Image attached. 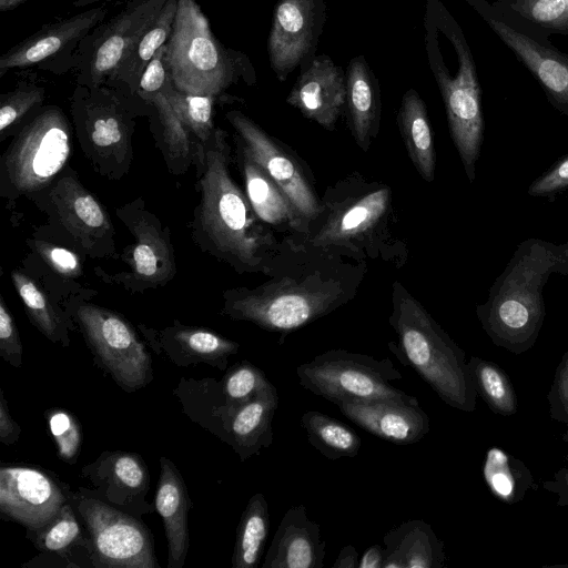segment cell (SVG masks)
<instances>
[{"mask_svg": "<svg viewBox=\"0 0 568 568\" xmlns=\"http://www.w3.org/2000/svg\"><path fill=\"white\" fill-rule=\"evenodd\" d=\"M367 270L366 261L282 239L265 281L224 291L221 313L286 335L351 302Z\"/></svg>", "mask_w": 568, "mask_h": 568, "instance_id": "cell-1", "label": "cell"}, {"mask_svg": "<svg viewBox=\"0 0 568 568\" xmlns=\"http://www.w3.org/2000/svg\"><path fill=\"white\" fill-rule=\"evenodd\" d=\"M229 133L215 128L203 145L196 169L200 201L193 211L192 239L202 252L225 263L239 274L264 275L278 254V241L256 215L230 171Z\"/></svg>", "mask_w": 568, "mask_h": 568, "instance_id": "cell-2", "label": "cell"}, {"mask_svg": "<svg viewBox=\"0 0 568 568\" xmlns=\"http://www.w3.org/2000/svg\"><path fill=\"white\" fill-rule=\"evenodd\" d=\"M321 205L308 235L294 244L336 251L366 262L405 263L407 248L395 233L393 193L386 183L352 174L329 186Z\"/></svg>", "mask_w": 568, "mask_h": 568, "instance_id": "cell-3", "label": "cell"}, {"mask_svg": "<svg viewBox=\"0 0 568 568\" xmlns=\"http://www.w3.org/2000/svg\"><path fill=\"white\" fill-rule=\"evenodd\" d=\"M561 271L568 272V243L529 240L519 245L488 301L477 307L495 345L515 355L534 346L545 316L544 285L552 272Z\"/></svg>", "mask_w": 568, "mask_h": 568, "instance_id": "cell-4", "label": "cell"}, {"mask_svg": "<svg viewBox=\"0 0 568 568\" xmlns=\"http://www.w3.org/2000/svg\"><path fill=\"white\" fill-rule=\"evenodd\" d=\"M388 321L396 335L388 348L398 362L413 368L448 406L474 412L477 390L465 352L398 281L393 283Z\"/></svg>", "mask_w": 568, "mask_h": 568, "instance_id": "cell-5", "label": "cell"}, {"mask_svg": "<svg viewBox=\"0 0 568 568\" xmlns=\"http://www.w3.org/2000/svg\"><path fill=\"white\" fill-rule=\"evenodd\" d=\"M448 38L456 60L454 71L445 61L437 31L425 14V48L428 65L442 94L452 139L469 181L483 141L481 88L475 60L462 27L439 0H427Z\"/></svg>", "mask_w": 568, "mask_h": 568, "instance_id": "cell-6", "label": "cell"}, {"mask_svg": "<svg viewBox=\"0 0 568 568\" xmlns=\"http://www.w3.org/2000/svg\"><path fill=\"white\" fill-rule=\"evenodd\" d=\"M165 63L172 85L191 94L222 97L241 81L256 80L248 57L217 40L196 0H178Z\"/></svg>", "mask_w": 568, "mask_h": 568, "instance_id": "cell-7", "label": "cell"}, {"mask_svg": "<svg viewBox=\"0 0 568 568\" xmlns=\"http://www.w3.org/2000/svg\"><path fill=\"white\" fill-rule=\"evenodd\" d=\"M151 113V103L104 84H77L70 98L71 121L84 156L97 174L113 181L130 172L136 121Z\"/></svg>", "mask_w": 568, "mask_h": 568, "instance_id": "cell-8", "label": "cell"}, {"mask_svg": "<svg viewBox=\"0 0 568 568\" xmlns=\"http://www.w3.org/2000/svg\"><path fill=\"white\" fill-rule=\"evenodd\" d=\"M74 128L61 108L43 105L12 138L0 160V196L34 202L69 165Z\"/></svg>", "mask_w": 568, "mask_h": 568, "instance_id": "cell-9", "label": "cell"}, {"mask_svg": "<svg viewBox=\"0 0 568 568\" xmlns=\"http://www.w3.org/2000/svg\"><path fill=\"white\" fill-rule=\"evenodd\" d=\"M72 295L61 302L92 354L94 365L124 392L152 383L151 354L134 326L120 313Z\"/></svg>", "mask_w": 568, "mask_h": 568, "instance_id": "cell-10", "label": "cell"}, {"mask_svg": "<svg viewBox=\"0 0 568 568\" xmlns=\"http://www.w3.org/2000/svg\"><path fill=\"white\" fill-rule=\"evenodd\" d=\"M296 375L301 386L336 406L376 400L419 404L415 396L392 385L403 375L389 358L378 361L366 354L329 349L297 366Z\"/></svg>", "mask_w": 568, "mask_h": 568, "instance_id": "cell-11", "label": "cell"}, {"mask_svg": "<svg viewBox=\"0 0 568 568\" xmlns=\"http://www.w3.org/2000/svg\"><path fill=\"white\" fill-rule=\"evenodd\" d=\"M33 203L47 213L49 224L63 233L85 257H115V229L111 216L70 164Z\"/></svg>", "mask_w": 568, "mask_h": 568, "instance_id": "cell-12", "label": "cell"}, {"mask_svg": "<svg viewBox=\"0 0 568 568\" xmlns=\"http://www.w3.org/2000/svg\"><path fill=\"white\" fill-rule=\"evenodd\" d=\"M70 501L92 545L91 568H160L153 534L140 517L78 489Z\"/></svg>", "mask_w": 568, "mask_h": 568, "instance_id": "cell-13", "label": "cell"}, {"mask_svg": "<svg viewBox=\"0 0 568 568\" xmlns=\"http://www.w3.org/2000/svg\"><path fill=\"white\" fill-rule=\"evenodd\" d=\"M115 213L134 239L133 245L122 254L129 270L109 274L97 266L94 273L103 282L131 293L164 287L178 272L169 226L146 209L141 197L118 207Z\"/></svg>", "mask_w": 568, "mask_h": 568, "instance_id": "cell-14", "label": "cell"}, {"mask_svg": "<svg viewBox=\"0 0 568 568\" xmlns=\"http://www.w3.org/2000/svg\"><path fill=\"white\" fill-rule=\"evenodd\" d=\"M165 2L129 0L118 14L93 28L77 51V84L90 88L105 84L156 20Z\"/></svg>", "mask_w": 568, "mask_h": 568, "instance_id": "cell-15", "label": "cell"}, {"mask_svg": "<svg viewBox=\"0 0 568 568\" xmlns=\"http://www.w3.org/2000/svg\"><path fill=\"white\" fill-rule=\"evenodd\" d=\"M511 50L545 91L549 102L568 115V53L549 38L511 19L488 0H465Z\"/></svg>", "mask_w": 568, "mask_h": 568, "instance_id": "cell-16", "label": "cell"}, {"mask_svg": "<svg viewBox=\"0 0 568 568\" xmlns=\"http://www.w3.org/2000/svg\"><path fill=\"white\" fill-rule=\"evenodd\" d=\"M225 118L234 129L236 140L285 192L311 227L320 216L322 205L306 165L290 148L266 133L243 112L231 110Z\"/></svg>", "mask_w": 568, "mask_h": 568, "instance_id": "cell-17", "label": "cell"}, {"mask_svg": "<svg viewBox=\"0 0 568 568\" xmlns=\"http://www.w3.org/2000/svg\"><path fill=\"white\" fill-rule=\"evenodd\" d=\"M106 14L102 3L43 26L0 55V79L13 69L36 68L57 75L75 71L80 42Z\"/></svg>", "mask_w": 568, "mask_h": 568, "instance_id": "cell-18", "label": "cell"}, {"mask_svg": "<svg viewBox=\"0 0 568 568\" xmlns=\"http://www.w3.org/2000/svg\"><path fill=\"white\" fill-rule=\"evenodd\" d=\"M73 490L54 473L39 466L0 467V515L33 532L70 501Z\"/></svg>", "mask_w": 568, "mask_h": 568, "instance_id": "cell-19", "label": "cell"}, {"mask_svg": "<svg viewBox=\"0 0 568 568\" xmlns=\"http://www.w3.org/2000/svg\"><path fill=\"white\" fill-rule=\"evenodd\" d=\"M80 477L88 487L78 490L128 514L142 518L155 510L146 500L150 473L144 459L136 453L104 450L84 465Z\"/></svg>", "mask_w": 568, "mask_h": 568, "instance_id": "cell-20", "label": "cell"}, {"mask_svg": "<svg viewBox=\"0 0 568 568\" xmlns=\"http://www.w3.org/2000/svg\"><path fill=\"white\" fill-rule=\"evenodd\" d=\"M324 22V0H278L267 50L271 67L280 81H285L312 55Z\"/></svg>", "mask_w": 568, "mask_h": 568, "instance_id": "cell-21", "label": "cell"}, {"mask_svg": "<svg viewBox=\"0 0 568 568\" xmlns=\"http://www.w3.org/2000/svg\"><path fill=\"white\" fill-rule=\"evenodd\" d=\"M138 327L156 354H165L179 367L206 364L225 372L229 358L240 349L239 343L212 329L184 325L178 320L161 329L144 324Z\"/></svg>", "mask_w": 568, "mask_h": 568, "instance_id": "cell-22", "label": "cell"}, {"mask_svg": "<svg viewBox=\"0 0 568 568\" xmlns=\"http://www.w3.org/2000/svg\"><path fill=\"white\" fill-rule=\"evenodd\" d=\"M346 72L328 55H317L302 70L286 102L304 118L334 130L346 105Z\"/></svg>", "mask_w": 568, "mask_h": 568, "instance_id": "cell-23", "label": "cell"}, {"mask_svg": "<svg viewBox=\"0 0 568 568\" xmlns=\"http://www.w3.org/2000/svg\"><path fill=\"white\" fill-rule=\"evenodd\" d=\"M37 261L44 266L36 280L58 303L72 295L92 297L95 292L78 283L83 275L85 257L72 242L51 224L37 227L26 240Z\"/></svg>", "mask_w": 568, "mask_h": 568, "instance_id": "cell-24", "label": "cell"}, {"mask_svg": "<svg viewBox=\"0 0 568 568\" xmlns=\"http://www.w3.org/2000/svg\"><path fill=\"white\" fill-rule=\"evenodd\" d=\"M236 141V159L241 169L245 194L256 215L271 229L292 243H300L310 233V224L267 173Z\"/></svg>", "mask_w": 568, "mask_h": 568, "instance_id": "cell-25", "label": "cell"}, {"mask_svg": "<svg viewBox=\"0 0 568 568\" xmlns=\"http://www.w3.org/2000/svg\"><path fill=\"white\" fill-rule=\"evenodd\" d=\"M337 407L364 430L396 445L415 444L430 430L429 417L419 404L397 400L343 402Z\"/></svg>", "mask_w": 568, "mask_h": 568, "instance_id": "cell-26", "label": "cell"}, {"mask_svg": "<svg viewBox=\"0 0 568 568\" xmlns=\"http://www.w3.org/2000/svg\"><path fill=\"white\" fill-rule=\"evenodd\" d=\"M278 403L277 388L270 383L251 400L226 409L217 438L232 447L241 462L258 455L272 445V420Z\"/></svg>", "mask_w": 568, "mask_h": 568, "instance_id": "cell-27", "label": "cell"}, {"mask_svg": "<svg viewBox=\"0 0 568 568\" xmlns=\"http://www.w3.org/2000/svg\"><path fill=\"white\" fill-rule=\"evenodd\" d=\"M325 541L320 525L305 506H292L283 516L262 564L263 568H323Z\"/></svg>", "mask_w": 568, "mask_h": 568, "instance_id": "cell-28", "label": "cell"}, {"mask_svg": "<svg viewBox=\"0 0 568 568\" xmlns=\"http://www.w3.org/2000/svg\"><path fill=\"white\" fill-rule=\"evenodd\" d=\"M192 506L180 470L170 458L161 456L154 507L164 526L168 568H183L185 565L190 548L187 515Z\"/></svg>", "mask_w": 568, "mask_h": 568, "instance_id": "cell-29", "label": "cell"}, {"mask_svg": "<svg viewBox=\"0 0 568 568\" xmlns=\"http://www.w3.org/2000/svg\"><path fill=\"white\" fill-rule=\"evenodd\" d=\"M152 104L150 130L172 174L180 175L203 161L204 148L178 116L163 92L143 99Z\"/></svg>", "mask_w": 568, "mask_h": 568, "instance_id": "cell-30", "label": "cell"}, {"mask_svg": "<svg viewBox=\"0 0 568 568\" xmlns=\"http://www.w3.org/2000/svg\"><path fill=\"white\" fill-rule=\"evenodd\" d=\"M346 90L351 133L357 146L367 152L379 131L382 102L378 81L364 55L348 62Z\"/></svg>", "mask_w": 568, "mask_h": 568, "instance_id": "cell-31", "label": "cell"}, {"mask_svg": "<svg viewBox=\"0 0 568 568\" xmlns=\"http://www.w3.org/2000/svg\"><path fill=\"white\" fill-rule=\"evenodd\" d=\"M383 568H443L444 542L429 524L413 519L390 529L383 538Z\"/></svg>", "mask_w": 568, "mask_h": 568, "instance_id": "cell-32", "label": "cell"}, {"mask_svg": "<svg viewBox=\"0 0 568 568\" xmlns=\"http://www.w3.org/2000/svg\"><path fill=\"white\" fill-rule=\"evenodd\" d=\"M27 537L41 554L59 557L69 568L91 567L92 545L71 501Z\"/></svg>", "mask_w": 568, "mask_h": 568, "instance_id": "cell-33", "label": "cell"}, {"mask_svg": "<svg viewBox=\"0 0 568 568\" xmlns=\"http://www.w3.org/2000/svg\"><path fill=\"white\" fill-rule=\"evenodd\" d=\"M11 280L30 323L50 342L70 346L77 326L61 304L26 270H13Z\"/></svg>", "mask_w": 568, "mask_h": 568, "instance_id": "cell-34", "label": "cell"}, {"mask_svg": "<svg viewBox=\"0 0 568 568\" xmlns=\"http://www.w3.org/2000/svg\"><path fill=\"white\" fill-rule=\"evenodd\" d=\"M178 11V0H166L150 29L124 57L113 75L104 84L124 94L136 97L143 72L156 51L169 40Z\"/></svg>", "mask_w": 568, "mask_h": 568, "instance_id": "cell-35", "label": "cell"}, {"mask_svg": "<svg viewBox=\"0 0 568 568\" xmlns=\"http://www.w3.org/2000/svg\"><path fill=\"white\" fill-rule=\"evenodd\" d=\"M397 123L410 162L426 182H433L436 164L433 132L425 102L416 90L404 93Z\"/></svg>", "mask_w": 568, "mask_h": 568, "instance_id": "cell-36", "label": "cell"}, {"mask_svg": "<svg viewBox=\"0 0 568 568\" xmlns=\"http://www.w3.org/2000/svg\"><path fill=\"white\" fill-rule=\"evenodd\" d=\"M173 395L193 423L212 435L219 436L222 418L229 408L220 381L211 377L202 379L181 377L173 389Z\"/></svg>", "mask_w": 568, "mask_h": 568, "instance_id": "cell-37", "label": "cell"}, {"mask_svg": "<svg viewBox=\"0 0 568 568\" xmlns=\"http://www.w3.org/2000/svg\"><path fill=\"white\" fill-rule=\"evenodd\" d=\"M483 476L491 494L507 505L517 504L528 489L537 488L525 463L499 447L487 449Z\"/></svg>", "mask_w": 568, "mask_h": 568, "instance_id": "cell-38", "label": "cell"}, {"mask_svg": "<svg viewBox=\"0 0 568 568\" xmlns=\"http://www.w3.org/2000/svg\"><path fill=\"white\" fill-rule=\"evenodd\" d=\"M268 505L263 494L253 495L243 510L237 528L232 568H256L270 531Z\"/></svg>", "mask_w": 568, "mask_h": 568, "instance_id": "cell-39", "label": "cell"}, {"mask_svg": "<svg viewBox=\"0 0 568 568\" xmlns=\"http://www.w3.org/2000/svg\"><path fill=\"white\" fill-rule=\"evenodd\" d=\"M301 424L310 444L329 460L354 457L359 452L362 440L357 433L326 414L305 412Z\"/></svg>", "mask_w": 568, "mask_h": 568, "instance_id": "cell-40", "label": "cell"}, {"mask_svg": "<svg viewBox=\"0 0 568 568\" xmlns=\"http://www.w3.org/2000/svg\"><path fill=\"white\" fill-rule=\"evenodd\" d=\"M494 4L538 34H568V0H496Z\"/></svg>", "mask_w": 568, "mask_h": 568, "instance_id": "cell-41", "label": "cell"}, {"mask_svg": "<svg viewBox=\"0 0 568 568\" xmlns=\"http://www.w3.org/2000/svg\"><path fill=\"white\" fill-rule=\"evenodd\" d=\"M468 366L477 390L488 407L498 415L513 416L518 402L507 373L496 363L471 356Z\"/></svg>", "mask_w": 568, "mask_h": 568, "instance_id": "cell-42", "label": "cell"}, {"mask_svg": "<svg viewBox=\"0 0 568 568\" xmlns=\"http://www.w3.org/2000/svg\"><path fill=\"white\" fill-rule=\"evenodd\" d=\"M162 92L166 95L178 116L202 145L210 140L216 128L213 121L215 105L233 98L227 94L216 97L181 92L172 85L171 81Z\"/></svg>", "mask_w": 568, "mask_h": 568, "instance_id": "cell-43", "label": "cell"}, {"mask_svg": "<svg viewBox=\"0 0 568 568\" xmlns=\"http://www.w3.org/2000/svg\"><path fill=\"white\" fill-rule=\"evenodd\" d=\"M45 89L36 83L20 82L0 94V141L13 138L44 105Z\"/></svg>", "mask_w": 568, "mask_h": 568, "instance_id": "cell-44", "label": "cell"}, {"mask_svg": "<svg viewBox=\"0 0 568 568\" xmlns=\"http://www.w3.org/2000/svg\"><path fill=\"white\" fill-rule=\"evenodd\" d=\"M220 383L227 406L233 407L254 398L271 382L262 369L243 359L229 367Z\"/></svg>", "mask_w": 568, "mask_h": 568, "instance_id": "cell-45", "label": "cell"}, {"mask_svg": "<svg viewBox=\"0 0 568 568\" xmlns=\"http://www.w3.org/2000/svg\"><path fill=\"white\" fill-rule=\"evenodd\" d=\"M45 418L58 457L67 464H75L83 442L80 420L71 412L60 407L49 408Z\"/></svg>", "mask_w": 568, "mask_h": 568, "instance_id": "cell-46", "label": "cell"}, {"mask_svg": "<svg viewBox=\"0 0 568 568\" xmlns=\"http://www.w3.org/2000/svg\"><path fill=\"white\" fill-rule=\"evenodd\" d=\"M547 400L551 419L565 423L567 426L562 440L568 444V351L564 353L556 367Z\"/></svg>", "mask_w": 568, "mask_h": 568, "instance_id": "cell-47", "label": "cell"}, {"mask_svg": "<svg viewBox=\"0 0 568 568\" xmlns=\"http://www.w3.org/2000/svg\"><path fill=\"white\" fill-rule=\"evenodd\" d=\"M0 356L16 368L22 365L20 334L2 295H0Z\"/></svg>", "mask_w": 568, "mask_h": 568, "instance_id": "cell-48", "label": "cell"}, {"mask_svg": "<svg viewBox=\"0 0 568 568\" xmlns=\"http://www.w3.org/2000/svg\"><path fill=\"white\" fill-rule=\"evenodd\" d=\"M165 51L166 43L156 51L146 65L136 91V97L140 99L162 92L171 81L165 63Z\"/></svg>", "mask_w": 568, "mask_h": 568, "instance_id": "cell-49", "label": "cell"}, {"mask_svg": "<svg viewBox=\"0 0 568 568\" xmlns=\"http://www.w3.org/2000/svg\"><path fill=\"white\" fill-rule=\"evenodd\" d=\"M568 186V156L558 162L549 172L529 187L532 195H546Z\"/></svg>", "mask_w": 568, "mask_h": 568, "instance_id": "cell-50", "label": "cell"}, {"mask_svg": "<svg viewBox=\"0 0 568 568\" xmlns=\"http://www.w3.org/2000/svg\"><path fill=\"white\" fill-rule=\"evenodd\" d=\"M21 426L12 418L3 389L0 388V442L10 446L18 442Z\"/></svg>", "mask_w": 568, "mask_h": 568, "instance_id": "cell-51", "label": "cell"}, {"mask_svg": "<svg viewBox=\"0 0 568 568\" xmlns=\"http://www.w3.org/2000/svg\"><path fill=\"white\" fill-rule=\"evenodd\" d=\"M544 488L558 496V506L568 508V466L560 467L551 480L544 481Z\"/></svg>", "mask_w": 568, "mask_h": 568, "instance_id": "cell-52", "label": "cell"}, {"mask_svg": "<svg viewBox=\"0 0 568 568\" xmlns=\"http://www.w3.org/2000/svg\"><path fill=\"white\" fill-rule=\"evenodd\" d=\"M384 548L381 545L368 547L359 559L358 568H383Z\"/></svg>", "mask_w": 568, "mask_h": 568, "instance_id": "cell-53", "label": "cell"}, {"mask_svg": "<svg viewBox=\"0 0 568 568\" xmlns=\"http://www.w3.org/2000/svg\"><path fill=\"white\" fill-rule=\"evenodd\" d=\"M358 552L354 546L347 545L343 547L333 564V568H358Z\"/></svg>", "mask_w": 568, "mask_h": 568, "instance_id": "cell-54", "label": "cell"}, {"mask_svg": "<svg viewBox=\"0 0 568 568\" xmlns=\"http://www.w3.org/2000/svg\"><path fill=\"white\" fill-rule=\"evenodd\" d=\"M29 0H0V12L11 11Z\"/></svg>", "mask_w": 568, "mask_h": 568, "instance_id": "cell-55", "label": "cell"}, {"mask_svg": "<svg viewBox=\"0 0 568 568\" xmlns=\"http://www.w3.org/2000/svg\"><path fill=\"white\" fill-rule=\"evenodd\" d=\"M111 1H118V0H74L72 3L73 8H84L89 7L95 3H106Z\"/></svg>", "mask_w": 568, "mask_h": 568, "instance_id": "cell-56", "label": "cell"}]
</instances>
